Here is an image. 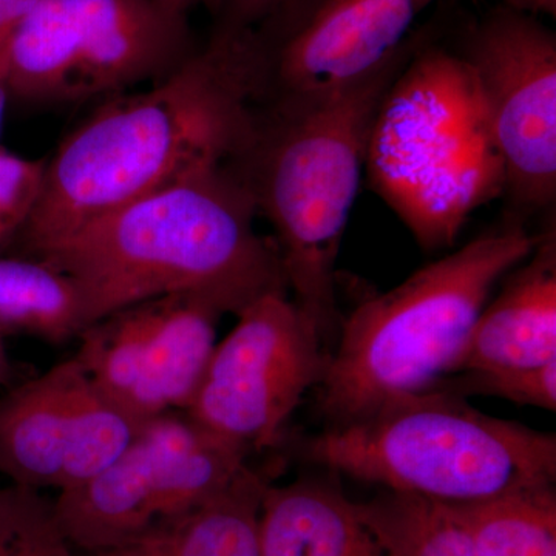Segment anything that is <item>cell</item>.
Returning <instances> with one entry per match:
<instances>
[{"label":"cell","mask_w":556,"mask_h":556,"mask_svg":"<svg viewBox=\"0 0 556 556\" xmlns=\"http://www.w3.org/2000/svg\"><path fill=\"white\" fill-rule=\"evenodd\" d=\"M258 94L254 28L222 24L204 49L150 89L109 97L47 160L38 204L14 244L20 255L236 160Z\"/></svg>","instance_id":"1"},{"label":"cell","mask_w":556,"mask_h":556,"mask_svg":"<svg viewBox=\"0 0 556 556\" xmlns=\"http://www.w3.org/2000/svg\"><path fill=\"white\" fill-rule=\"evenodd\" d=\"M254 201L236 160L215 164L43 244L78 291L84 328L126 306L192 294L239 316L289 294L276 244L255 229Z\"/></svg>","instance_id":"2"},{"label":"cell","mask_w":556,"mask_h":556,"mask_svg":"<svg viewBox=\"0 0 556 556\" xmlns=\"http://www.w3.org/2000/svg\"><path fill=\"white\" fill-rule=\"evenodd\" d=\"M365 78L316 97L257 102L236 160L260 217L268 219L289 292L324 342L339 332L336 263L356 201L369 131L380 102L430 35Z\"/></svg>","instance_id":"3"},{"label":"cell","mask_w":556,"mask_h":556,"mask_svg":"<svg viewBox=\"0 0 556 556\" xmlns=\"http://www.w3.org/2000/svg\"><path fill=\"white\" fill-rule=\"evenodd\" d=\"M538 240L514 215L351 311L318 383V407L329 427L354 422L390 399L457 372L493 288Z\"/></svg>","instance_id":"4"},{"label":"cell","mask_w":556,"mask_h":556,"mask_svg":"<svg viewBox=\"0 0 556 556\" xmlns=\"http://www.w3.org/2000/svg\"><path fill=\"white\" fill-rule=\"evenodd\" d=\"M364 172L428 252L453 247L468 218L504 195L503 159L477 75L433 33L380 102Z\"/></svg>","instance_id":"5"},{"label":"cell","mask_w":556,"mask_h":556,"mask_svg":"<svg viewBox=\"0 0 556 556\" xmlns=\"http://www.w3.org/2000/svg\"><path fill=\"white\" fill-rule=\"evenodd\" d=\"M311 463L390 492L464 504L554 485L556 437L485 415L442 388L390 399L305 442Z\"/></svg>","instance_id":"6"},{"label":"cell","mask_w":556,"mask_h":556,"mask_svg":"<svg viewBox=\"0 0 556 556\" xmlns=\"http://www.w3.org/2000/svg\"><path fill=\"white\" fill-rule=\"evenodd\" d=\"M186 13L161 0H39L10 33V98L79 101L163 79L188 60Z\"/></svg>","instance_id":"7"},{"label":"cell","mask_w":556,"mask_h":556,"mask_svg":"<svg viewBox=\"0 0 556 556\" xmlns=\"http://www.w3.org/2000/svg\"><path fill=\"white\" fill-rule=\"evenodd\" d=\"M248 455L185 412L153 417L104 470L54 496V518L78 554L113 547L214 500Z\"/></svg>","instance_id":"8"},{"label":"cell","mask_w":556,"mask_h":556,"mask_svg":"<svg viewBox=\"0 0 556 556\" xmlns=\"http://www.w3.org/2000/svg\"><path fill=\"white\" fill-rule=\"evenodd\" d=\"M217 342L186 415L247 452L276 447L289 417L327 371L324 338L289 294L241 311Z\"/></svg>","instance_id":"9"},{"label":"cell","mask_w":556,"mask_h":556,"mask_svg":"<svg viewBox=\"0 0 556 556\" xmlns=\"http://www.w3.org/2000/svg\"><path fill=\"white\" fill-rule=\"evenodd\" d=\"M477 75L519 218L556 199V35L529 14L496 7L456 49Z\"/></svg>","instance_id":"10"},{"label":"cell","mask_w":556,"mask_h":556,"mask_svg":"<svg viewBox=\"0 0 556 556\" xmlns=\"http://www.w3.org/2000/svg\"><path fill=\"white\" fill-rule=\"evenodd\" d=\"M222 316L192 294L144 300L84 328L73 357L112 404L144 424L189 407Z\"/></svg>","instance_id":"11"},{"label":"cell","mask_w":556,"mask_h":556,"mask_svg":"<svg viewBox=\"0 0 556 556\" xmlns=\"http://www.w3.org/2000/svg\"><path fill=\"white\" fill-rule=\"evenodd\" d=\"M139 426L65 358L0 394V475L21 489L67 492L115 460Z\"/></svg>","instance_id":"12"},{"label":"cell","mask_w":556,"mask_h":556,"mask_svg":"<svg viewBox=\"0 0 556 556\" xmlns=\"http://www.w3.org/2000/svg\"><path fill=\"white\" fill-rule=\"evenodd\" d=\"M434 0H288L254 27L258 101L316 97L387 64Z\"/></svg>","instance_id":"13"},{"label":"cell","mask_w":556,"mask_h":556,"mask_svg":"<svg viewBox=\"0 0 556 556\" xmlns=\"http://www.w3.org/2000/svg\"><path fill=\"white\" fill-rule=\"evenodd\" d=\"M527 260L479 314L457 372L510 371L556 362L554 222Z\"/></svg>","instance_id":"14"},{"label":"cell","mask_w":556,"mask_h":556,"mask_svg":"<svg viewBox=\"0 0 556 556\" xmlns=\"http://www.w3.org/2000/svg\"><path fill=\"white\" fill-rule=\"evenodd\" d=\"M262 556H393L334 486L313 481L270 485L258 511Z\"/></svg>","instance_id":"15"},{"label":"cell","mask_w":556,"mask_h":556,"mask_svg":"<svg viewBox=\"0 0 556 556\" xmlns=\"http://www.w3.org/2000/svg\"><path fill=\"white\" fill-rule=\"evenodd\" d=\"M266 484L248 467L203 506L161 521L116 546L79 556H262L258 511Z\"/></svg>","instance_id":"16"},{"label":"cell","mask_w":556,"mask_h":556,"mask_svg":"<svg viewBox=\"0 0 556 556\" xmlns=\"http://www.w3.org/2000/svg\"><path fill=\"white\" fill-rule=\"evenodd\" d=\"M83 329L78 291L62 270L46 260L0 255V334L65 343Z\"/></svg>","instance_id":"17"},{"label":"cell","mask_w":556,"mask_h":556,"mask_svg":"<svg viewBox=\"0 0 556 556\" xmlns=\"http://www.w3.org/2000/svg\"><path fill=\"white\" fill-rule=\"evenodd\" d=\"M442 506L466 530L479 556H556L554 485Z\"/></svg>","instance_id":"18"},{"label":"cell","mask_w":556,"mask_h":556,"mask_svg":"<svg viewBox=\"0 0 556 556\" xmlns=\"http://www.w3.org/2000/svg\"><path fill=\"white\" fill-rule=\"evenodd\" d=\"M357 507L393 556H479L441 503L388 490Z\"/></svg>","instance_id":"19"},{"label":"cell","mask_w":556,"mask_h":556,"mask_svg":"<svg viewBox=\"0 0 556 556\" xmlns=\"http://www.w3.org/2000/svg\"><path fill=\"white\" fill-rule=\"evenodd\" d=\"M0 556H79L64 536L53 504L40 492L13 485L0 511Z\"/></svg>","instance_id":"20"},{"label":"cell","mask_w":556,"mask_h":556,"mask_svg":"<svg viewBox=\"0 0 556 556\" xmlns=\"http://www.w3.org/2000/svg\"><path fill=\"white\" fill-rule=\"evenodd\" d=\"M431 388H442L467 397L470 394L506 399L548 412L556 409V362L543 367L510 371H463L445 378Z\"/></svg>","instance_id":"21"},{"label":"cell","mask_w":556,"mask_h":556,"mask_svg":"<svg viewBox=\"0 0 556 556\" xmlns=\"http://www.w3.org/2000/svg\"><path fill=\"white\" fill-rule=\"evenodd\" d=\"M47 160H30L0 148V255L16 244L40 190Z\"/></svg>","instance_id":"22"},{"label":"cell","mask_w":556,"mask_h":556,"mask_svg":"<svg viewBox=\"0 0 556 556\" xmlns=\"http://www.w3.org/2000/svg\"><path fill=\"white\" fill-rule=\"evenodd\" d=\"M287 2L288 0H222V5L225 7L223 24L254 28Z\"/></svg>","instance_id":"23"},{"label":"cell","mask_w":556,"mask_h":556,"mask_svg":"<svg viewBox=\"0 0 556 556\" xmlns=\"http://www.w3.org/2000/svg\"><path fill=\"white\" fill-rule=\"evenodd\" d=\"M39 0H0V35L13 30Z\"/></svg>","instance_id":"24"},{"label":"cell","mask_w":556,"mask_h":556,"mask_svg":"<svg viewBox=\"0 0 556 556\" xmlns=\"http://www.w3.org/2000/svg\"><path fill=\"white\" fill-rule=\"evenodd\" d=\"M501 7L533 17L556 16V0H501Z\"/></svg>","instance_id":"25"},{"label":"cell","mask_w":556,"mask_h":556,"mask_svg":"<svg viewBox=\"0 0 556 556\" xmlns=\"http://www.w3.org/2000/svg\"><path fill=\"white\" fill-rule=\"evenodd\" d=\"M11 31L13 30L0 35V134H2L7 102L10 100L9 83H7V46H9Z\"/></svg>","instance_id":"26"},{"label":"cell","mask_w":556,"mask_h":556,"mask_svg":"<svg viewBox=\"0 0 556 556\" xmlns=\"http://www.w3.org/2000/svg\"><path fill=\"white\" fill-rule=\"evenodd\" d=\"M5 336L0 334V388L10 387L16 380L13 362L7 351Z\"/></svg>","instance_id":"27"},{"label":"cell","mask_w":556,"mask_h":556,"mask_svg":"<svg viewBox=\"0 0 556 556\" xmlns=\"http://www.w3.org/2000/svg\"><path fill=\"white\" fill-rule=\"evenodd\" d=\"M161 2L167 3L172 9L186 14L199 5H222V0H161Z\"/></svg>","instance_id":"28"},{"label":"cell","mask_w":556,"mask_h":556,"mask_svg":"<svg viewBox=\"0 0 556 556\" xmlns=\"http://www.w3.org/2000/svg\"><path fill=\"white\" fill-rule=\"evenodd\" d=\"M11 495H13V485L9 486V489L0 490V511L9 504Z\"/></svg>","instance_id":"29"}]
</instances>
